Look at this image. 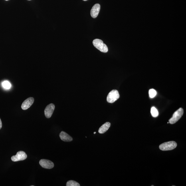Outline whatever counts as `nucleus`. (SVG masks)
Wrapping results in <instances>:
<instances>
[{
  "mask_svg": "<svg viewBox=\"0 0 186 186\" xmlns=\"http://www.w3.org/2000/svg\"><path fill=\"white\" fill-rule=\"evenodd\" d=\"M27 155L25 152L23 151H19L17 152L15 155L11 157V160L13 162L23 161L27 159Z\"/></svg>",
  "mask_w": 186,
  "mask_h": 186,
  "instance_id": "39448f33",
  "label": "nucleus"
},
{
  "mask_svg": "<svg viewBox=\"0 0 186 186\" xmlns=\"http://www.w3.org/2000/svg\"><path fill=\"white\" fill-rule=\"evenodd\" d=\"M28 1H31V0H28Z\"/></svg>",
  "mask_w": 186,
  "mask_h": 186,
  "instance_id": "aec40b11",
  "label": "nucleus"
},
{
  "mask_svg": "<svg viewBox=\"0 0 186 186\" xmlns=\"http://www.w3.org/2000/svg\"><path fill=\"white\" fill-rule=\"evenodd\" d=\"M120 97L118 90H113L109 93L107 98V102L110 103H113L118 99Z\"/></svg>",
  "mask_w": 186,
  "mask_h": 186,
  "instance_id": "20e7f679",
  "label": "nucleus"
},
{
  "mask_svg": "<svg viewBox=\"0 0 186 186\" xmlns=\"http://www.w3.org/2000/svg\"><path fill=\"white\" fill-rule=\"evenodd\" d=\"M96 133V132H94V134H95Z\"/></svg>",
  "mask_w": 186,
  "mask_h": 186,
  "instance_id": "f3484780",
  "label": "nucleus"
},
{
  "mask_svg": "<svg viewBox=\"0 0 186 186\" xmlns=\"http://www.w3.org/2000/svg\"><path fill=\"white\" fill-rule=\"evenodd\" d=\"M93 44L95 47L101 52L106 53L108 51V47L102 40L97 39H94L93 40Z\"/></svg>",
  "mask_w": 186,
  "mask_h": 186,
  "instance_id": "f257e3e1",
  "label": "nucleus"
},
{
  "mask_svg": "<svg viewBox=\"0 0 186 186\" xmlns=\"http://www.w3.org/2000/svg\"><path fill=\"white\" fill-rule=\"evenodd\" d=\"M54 109H55V106L53 104H50L46 107L44 112L45 116L46 118H49L52 117Z\"/></svg>",
  "mask_w": 186,
  "mask_h": 186,
  "instance_id": "0eeeda50",
  "label": "nucleus"
},
{
  "mask_svg": "<svg viewBox=\"0 0 186 186\" xmlns=\"http://www.w3.org/2000/svg\"><path fill=\"white\" fill-rule=\"evenodd\" d=\"M151 113L153 117H157L158 116L159 112L157 109L155 107H152L151 108Z\"/></svg>",
  "mask_w": 186,
  "mask_h": 186,
  "instance_id": "f8f14e48",
  "label": "nucleus"
},
{
  "mask_svg": "<svg viewBox=\"0 0 186 186\" xmlns=\"http://www.w3.org/2000/svg\"><path fill=\"white\" fill-rule=\"evenodd\" d=\"M184 113L183 108H180L174 113L172 117L169 120V123L174 124L178 121L182 116Z\"/></svg>",
  "mask_w": 186,
  "mask_h": 186,
  "instance_id": "7ed1b4c3",
  "label": "nucleus"
},
{
  "mask_svg": "<svg viewBox=\"0 0 186 186\" xmlns=\"http://www.w3.org/2000/svg\"><path fill=\"white\" fill-rule=\"evenodd\" d=\"M2 86L4 88L9 89L11 88V84L9 82L5 81L2 83Z\"/></svg>",
  "mask_w": 186,
  "mask_h": 186,
  "instance_id": "4468645a",
  "label": "nucleus"
},
{
  "mask_svg": "<svg viewBox=\"0 0 186 186\" xmlns=\"http://www.w3.org/2000/svg\"><path fill=\"white\" fill-rule=\"evenodd\" d=\"M177 146V143L175 141H170L163 143L160 145L159 148L163 151L171 150L175 149Z\"/></svg>",
  "mask_w": 186,
  "mask_h": 186,
  "instance_id": "f03ea898",
  "label": "nucleus"
},
{
  "mask_svg": "<svg viewBox=\"0 0 186 186\" xmlns=\"http://www.w3.org/2000/svg\"><path fill=\"white\" fill-rule=\"evenodd\" d=\"M5 1H9V0H5Z\"/></svg>",
  "mask_w": 186,
  "mask_h": 186,
  "instance_id": "6ab92c4d",
  "label": "nucleus"
},
{
  "mask_svg": "<svg viewBox=\"0 0 186 186\" xmlns=\"http://www.w3.org/2000/svg\"><path fill=\"white\" fill-rule=\"evenodd\" d=\"M157 94L156 91L154 89H151L149 91V96L150 98H152L156 96Z\"/></svg>",
  "mask_w": 186,
  "mask_h": 186,
  "instance_id": "2eb2a0df",
  "label": "nucleus"
},
{
  "mask_svg": "<svg viewBox=\"0 0 186 186\" xmlns=\"http://www.w3.org/2000/svg\"><path fill=\"white\" fill-rule=\"evenodd\" d=\"M34 99L33 97H29L24 101L21 105V108L23 110H27L33 104Z\"/></svg>",
  "mask_w": 186,
  "mask_h": 186,
  "instance_id": "6e6552de",
  "label": "nucleus"
},
{
  "mask_svg": "<svg viewBox=\"0 0 186 186\" xmlns=\"http://www.w3.org/2000/svg\"><path fill=\"white\" fill-rule=\"evenodd\" d=\"M111 126L109 122H107L103 124L99 129L98 132L100 134H103L108 130Z\"/></svg>",
  "mask_w": 186,
  "mask_h": 186,
  "instance_id": "9b49d317",
  "label": "nucleus"
},
{
  "mask_svg": "<svg viewBox=\"0 0 186 186\" xmlns=\"http://www.w3.org/2000/svg\"><path fill=\"white\" fill-rule=\"evenodd\" d=\"M2 127V123L1 119H0V129H1Z\"/></svg>",
  "mask_w": 186,
  "mask_h": 186,
  "instance_id": "dca6fc26",
  "label": "nucleus"
},
{
  "mask_svg": "<svg viewBox=\"0 0 186 186\" xmlns=\"http://www.w3.org/2000/svg\"><path fill=\"white\" fill-rule=\"evenodd\" d=\"M39 164L44 168L52 169L54 166V163L51 161L46 159H41L39 161Z\"/></svg>",
  "mask_w": 186,
  "mask_h": 186,
  "instance_id": "423d86ee",
  "label": "nucleus"
},
{
  "mask_svg": "<svg viewBox=\"0 0 186 186\" xmlns=\"http://www.w3.org/2000/svg\"><path fill=\"white\" fill-rule=\"evenodd\" d=\"M67 186H80V184L74 181L70 180L66 183Z\"/></svg>",
  "mask_w": 186,
  "mask_h": 186,
  "instance_id": "ddd939ff",
  "label": "nucleus"
},
{
  "mask_svg": "<svg viewBox=\"0 0 186 186\" xmlns=\"http://www.w3.org/2000/svg\"><path fill=\"white\" fill-rule=\"evenodd\" d=\"M60 138L64 142H70L73 140L72 137L64 131H62L59 134Z\"/></svg>",
  "mask_w": 186,
  "mask_h": 186,
  "instance_id": "9d476101",
  "label": "nucleus"
},
{
  "mask_svg": "<svg viewBox=\"0 0 186 186\" xmlns=\"http://www.w3.org/2000/svg\"><path fill=\"white\" fill-rule=\"evenodd\" d=\"M83 1H87V0H83Z\"/></svg>",
  "mask_w": 186,
  "mask_h": 186,
  "instance_id": "a211bd4d",
  "label": "nucleus"
},
{
  "mask_svg": "<svg viewBox=\"0 0 186 186\" xmlns=\"http://www.w3.org/2000/svg\"><path fill=\"white\" fill-rule=\"evenodd\" d=\"M100 9V5L98 4H96L92 8L90 11L91 15L93 18L98 16Z\"/></svg>",
  "mask_w": 186,
  "mask_h": 186,
  "instance_id": "1a4fd4ad",
  "label": "nucleus"
}]
</instances>
